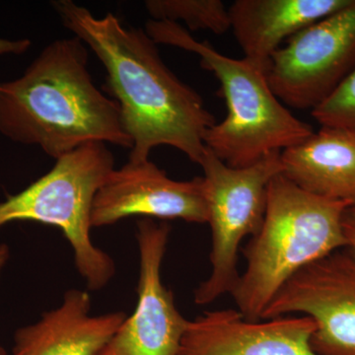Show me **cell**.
I'll return each instance as SVG.
<instances>
[{"instance_id": "obj_1", "label": "cell", "mask_w": 355, "mask_h": 355, "mask_svg": "<svg viewBox=\"0 0 355 355\" xmlns=\"http://www.w3.org/2000/svg\"><path fill=\"white\" fill-rule=\"evenodd\" d=\"M51 6L62 25L104 65L106 87L120 106L123 128L132 140L130 162L149 160L155 147L168 146L198 164L205 133L216 118L202 96L164 64L146 30L125 27L110 12L96 17L72 0Z\"/></svg>"}, {"instance_id": "obj_2", "label": "cell", "mask_w": 355, "mask_h": 355, "mask_svg": "<svg viewBox=\"0 0 355 355\" xmlns=\"http://www.w3.org/2000/svg\"><path fill=\"white\" fill-rule=\"evenodd\" d=\"M88 62L80 39L55 40L22 76L0 81V133L55 160L90 142L132 149L120 106L96 87Z\"/></svg>"}, {"instance_id": "obj_3", "label": "cell", "mask_w": 355, "mask_h": 355, "mask_svg": "<svg viewBox=\"0 0 355 355\" xmlns=\"http://www.w3.org/2000/svg\"><path fill=\"white\" fill-rule=\"evenodd\" d=\"M349 205L303 191L282 173L273 178L261 227L242 251L246 270L231 292L245 320L260 321L268 303L299 270L345 249L343 216Z\"/></svg>"}, {"instance_id": "obj_4", "label": "cell", "mask_w": 355, "mask_h": 355, "mask_svg": "<svg viewBox=\"0 0 355 355\" xmlns=\"http://www.w3.org/2000/svg\"><path fill=\"white\" fill-rule=\"evenodd\" d=\"M156 44L196 53L203 69L216 76L227 114L205 135V146L233 168L253 165L282 153L315 132L299 120L272 92L266 72L251 60L226 57L207 41L193 38L179 23L148 20L144 28Z\"/></svg>"}, {"instance_id": "obj_5", "label": "cell", "mask_w": 355, "mask_h": 355, "mask_svg": "<svg viewBox=\"0 0 355 355\" xmlns=\"http://www.w3.org/2000/svg\"><path fill=\"white\" fill-rule=\"evenodd\" d=\"M114 169V155L106 144H84L57 159L50 171L24 190L0 202V229L18 221L60 229L89 291H101L113 279L116 265L91 240V214L96 193Z\"/></svg>"}, {"instance_id": "obj_6", "label": "cell", "mask_w": 355, "mask_h": 355, "mask_svg": "<svg viewBox=\"0 0 355 355\" xmlns=\"http://www.w3.org/2000/svg\"><path fill=\"white\" fill-rule=\"evenodd\" d=\"M280 153L268 154L247 167L233 168L205 146L198 165L203 170L207 223L211 230V272L195 291L196 304H209L231 293L237 284L240 244L261 227L268 184L282 173Z\"/></svg>"}, {"instance_id": "obj_7", "label": "cell", "mask_w": 355, "mask_h": 355, "mask_svg": "<svg viewBox=\"0 0 355 355\" xmlns=\"http://www.w3.org/2000/svg\"><path fill=\"white\" fill-rule=\"evenodd\" d=\"M355 67V0L308 26L273 53L266 78L282 104L316 108Z\"/></svg>"}, {"instance_id": "obj_8", "label": "cell", "mask_w": 355, "mask_h": 355, "mask_svg": "<svg viewBox=\"0 0 355 355\" xmlns=\"http://www.w3.org/2000/svg\"><path fill=\"white\" fill-rule=\"evenodd\" d=\"M302 313L314 321L318 355H355V261L340 249L299 270L275 294L261 320Z\"/></svg>"}, {"instance_id": "obj_9", "label": "cell", "mask_w": 355, "mask_h": 355, "mask_svg": "<svg viewBox=\"0 0 355 355\" xmlns=\"http://www.w3.org/2000/svg\"><path fill=\"white\" fill-rule=\"evenodd\" d=\"M139 252L137 304L98 355H179L189 320L177 309L161 268L171 227L167 222L137 221Z\"/></svg>"}, {"instance_id": "obj_10", "label": "cell", "mask_w": 355, "mask_h": 355, "mask_svg": "<svg viewBox=\"0 0 355 355\" xmlns=\"http://www.w3.org/2000/svg\"><path fill=\"white\" fill-rule=\"evenodd\" d=\"M130 216L207 223L203 178L175 181L150 160L128 161L110 173L96 193L91 225L111 226Z\"/></svg>"}, {"instance_id": "obj_11", "label": "cell", "mask_w": 355, "mask_h": 355, "mask_svg": "<svg viewBox=\"0 0 355 355\" xmlns=\"http://www.w3.org/2000/svg\"><path fill=\"white\" fill-rule=\"evenodd\" d=\"M310 317L252 322L237 310L205 312L189 321L179 355H318Z\"/></svg>"}, {"instance_id": "obj_12", "label": "cell", "mask_w": 355, "mask_h": 355, "mask_svg": "<svg viewBox=\"0 0 355 355\" xmlns=\"http://www.w3.org/2000/svg\"><path fill=\"white\" fill-rule=\"evenodd\" d=\"M90 311L88 292L69 289L60 306L15 331L12 354H99L128 315L116 311L93 316Z\"/></svg>"}, {"instance_id": "obj_13", "label": "cell", "mask_w": 355, "mask_h": 355, "mask_svg": "<svg viewBox=\"0 0 355 355\" xmlns=\"http://www.w3.org/2000/svg\"><path fill=\"white\" fill-rule=\"evenodd\" d=\"M352 0H236L231 29L244 58L268 70L280 44L301 30L349 6Z\"/></svg>"}, {"instance_id": "obj_14", "label": "cell", "mask_w": 355, "mask_h": 355, "mask_svg": "<svg viewBox=\"0 0 355 355\" xmlns=\"http://www.w3.org/2000/svg\"><path fill=\"white\" fill-rule=\"evenodd\" d=\"M280 160L282 174L303 191L355 205V132L321 127Z\"/></svg>"}, {"instance_id": "obj_15", "label": "cell", "mask_w": 355, "mask_h": 355, "mask_svg": "<svg viewBox=\"0 0 355 355\" xmlns=\"http://www.w3.org/2000/svg\"><path fill=\"white\" fill-rule=\"evenodd\" d=\"M144 6L153 20L183 21L190 31L222 35L231 29L230 14L221 0H147Z\"/></svg>"}, {"instance_id": "obj_16", "label": "cell", "mask_w": 355, "mask_h": 355, "mask_svg": "<svg viewBox=\"0 0 355 355\" xmlns=\"http://www.w3.org/2000/svg\"><path fill=\"white\" fill-rule=\"evenodd\" d=\"M311 114L321 127L355 132V67Z\"/></svg>"}, {"instance_id": "obj_17", "label": "cell", "mask_w": 355, "mask_h": 355, "mask_svg": "<svg viewBox=\"0 0 355 355\" xmlns=\"http://www.w3.org/2000/svg\"><path fill=\"white\" fill-rule=\"evenodd\" d=\"M343 231L345 249L355 261V205H349L343 216Z\"/></svg>"}, {"instance_id": "obj_18", "label": "cell", "mask_w": 355, "mask_h": 355, "mask_svg": "<svg viewBox=\"0 0 355 355\" xmlns=\"http://www.w3.org/2000/svg\"><path fill=\"white\" fill-rule=\"evenodd\" d=\"M32 42L29 39L8 40L0 38V55H22L29 50Z\"/></svg>"}, {"instance_id": "obj_19", "label": "cell", "mask_w": 355, "mask_h": 355, "mask_svg": "<svg viewBox=\"0 0 355 355\" xmlns=\"http://www.w3.org/2000/svg\"><path fill=\"white\" fill-rule=\"evenodd\" d=\"M10 258V249L6 244H0V277Z\"/></svg>"}, {"instance_id": "obj_20", "label": "cell", "mask_w": 355, "mask_h": 355, "mask_svg": "<svg viewBox=\"0 0 355 355\" xmlns=\"http://www.w3.org/2000/svg\"><path fill=\"white\" fill-rule=\"evenodd\" d=\"M0 355H13V354H8V352H6V349H4L3 347H1V345H0Z\"/></svg>"}]
</instances>
